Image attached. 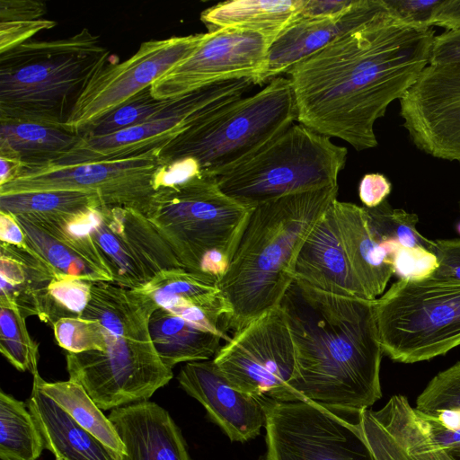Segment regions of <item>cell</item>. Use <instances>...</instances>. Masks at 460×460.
I'll use <instances>...</instances> for the list:
<instances>
[{"instance_id": "cell-1", "label": "cell", "mask_w": 460, "mask_h": 460, "mask_svg": "<svg viewBox=\"0 0 460 460\" xmlns=\"http://www.w3.org/2000/svg\"><path fill=\"white\" fill-rule=\"evenodd\" d=\"M434 37L432 27L403 22L386 5L287 73L296 121L358 151L376 147V121L429 65Z\"/></svg>"}, {"instance_id": "cell-2", "label": "cell", "mask_w": 460, "mask_h": 460, "mask_svg": "<svg viewBox=\"0 0 460 460\" xmlns=\"http://www.w3.org/2000/svg\"><path fill=\"white\" fill-rule=\"evenodd\" d=\"M294 343L297 400L364 411L382 397L375 300L326 293L296 279L282 297Z\"/></svg>"}, {"instance_id": "cell-3", "label": "cell", "mask_w": 460, "mask_h": 460, "mask_svg": "<svg viewBox=\"0 0 460 460\" xmlns=\"http://www.w3.org/2000/svg\"><path fill=\"white\" fill-rule=\"evenodd\" d=\"M338 185L298 192L253 208L229 267L217 282L229 307L221 328L233 333L279 305L295 280L299 251L337 199Z\"/></svg>"}, {"instance_id": "cell-4", "label": "cell", "mask_w": 460, "mask_h": 460, "mask_svg": "<svg viewBox=\"0 0 460 460\" xmlns=\"http://www.w3.org/2000/svg\"><path fill=\"white\" fill-rule=\"evenodd\" d=\"M110 51L87 28L67 38L30 40L0 54V118L64 127Z\"/></svg>"}, {"instance_id": "cell-5", "label": "cell", "mask_w": 460, "mask_h": 460, "mask_svg": "<svg viewBox=\"0 0 460 460\" xmlns=\"http://www.w3.org/2000/svg\"><path fill=\"white\" fill-rule=\"evenodd\" d=\"M252 209L226 195L216 176L199 172L159 187L146 217L183 269L217 284Z\"/></svg>"}, {"instance_id": "cell-6", "label": "cell", "mask_w": 460, "mask_h": 460, "mask_svg": "<svg viewBox=\"0 0 460 460\" xmlns=\"http://www.w3.org/2000/svg\"><path fill=\"white\" fill-rule=\"evenodd\" d=\"M296 120L291 83L279 76L257 93L199 120L163 147L159 155L167 166L192 160L201 172L217 177L250 158Z\"/></svg>"}, {"instance_id": "cell-7", "label": "cell", "mask_w": 460, "mask_h": 460, "mask_svg": "<svg viewBox=\"0 0 460 460\" xmlns=\"http://www.w3.org/2000/svg\"><path fill=\"white\" fill-rule=\"evenodd\" d=\"M157 308L150 296L135 289L94 282L81 316L101 323L106 349L66 352V370L114 392L172 379V369L160 359L149 333V319Z\"/></svg>"}, {"instance_id": "cell-8", "label": "cell", "mask_w": 460, "mask_h": 460, "mask_svg": "<svg viewBox=\"0 0 460 460\" xmlns=\"http://www.w3.org/2000/svg\"><path fill=\"white\" fill-rule=\"evenodd\" d=\"M348 150L293 123L257 153L217 176L221 190L246 207L289 194L336 186Z\"/></svg>"}, {"instance_id": "cell-9", "label": "cell", "mask_w": 460, "mask_h": 460, "mask_svg": "<svg viewBox=\"0 0 460 460\" xmlns=\"http://www.w3.org/2000/svg\"><path fill=\"white\" fill-rule=\"evenodd\" d=\"M375 314L384 354L412 364L460 345V281L431 277L398 280L378 299Z\"/></svg>"}, {"instance_id": "cell-10", "label": "cell", "mask_w": 460, "mask_h": 460, "mask_svg": "<svg viewBox=\"0 0 460 460\" xmlns=\"http://www.w3.org/2000/svg\"><path fill=\"white\" fill-rule=\"evenodd\" d=\"M262 400L264 460H375L361 431V411Z\"/></svg>"}, {"instance_id": "cell-11", "label": "cell", "mask_w": 460, "mask_h": 460, "mask_svg": "<svg viewBox=\"0 0 460 460\" xmlns=\"http://www.w3.org/2000/svg\"><path fill=\"white\" fill-rule=\"evenodd\" d=\"M160 149L119 160L71 164L23 166L19 175L0 185V194L71 190L95 192L102 203L148 213L168 166Z\"/></svg>"}, {"instance_id": "cell-12", "label": "cell", "mask_w": 460, "mask_h": 460, "mask_svg": "<svg viewBox=\"0 0 460 460\" xmlns=\"http://www.w3.org/2000/svg\"><path fill=\"white\" fill-rule=\"evenodd\" d=\"M212 359L245 394L277 402L296 401L289 387L296 372L295 347L279 305L234 332Z\"/></svg>"}, {"instance_id": "cell-13", "label": "cell", "mask_w": 460, "mask_h": 460, "mask_svg": "<svg viewBox=\"0 0 460 460\" xmlns=\"http://www.w3.org/2000/svg\"><path fill=\"white\" fill-rule=\"evenodd\" d=\"M253 84L252 78L227 80L172 99L165 110L139 125L100 137L80 136L53 164L119 160L161 150L199 120L243 97Z\"/></svg>"}, {"instance_id": "cell-14", "label": "cell", "mask_w": 460, "mask_h": 460, "mask_svg": "<svg viewBox=\"0 0 460 460\" xmlns=\"http://www.w3.org/2000/svg\"><path fill=\"white\" fill-rule=\"evenodd\" d=\"M206 37L207 33H198L150 40L123 62L109 58L80 94L65 128L80 135L190 56Z\"/></svg>"}, {"instance_id": "cell-15", "label": "cell", "mask_w": 460, "mask_h": 460, "mask_svg": "<svg viewBox=\"0 0 460 460\" xmlns=\"http://www.w3.org/2000/svg\"><path fill=\"white\" fill-rule=\"evenodd\" d=\"M92 236L115 285L137 289L164 270L182 268L146 216L102 204L78 217Z\"/></svg>"}, {"instance_id": "cell-16", "label": "cell", "mask_w": 460, "mask_h": 460, "mask_svg": "<svg viewBox=\"0 0 460 460\" xmlns=\"http://www.w3.org/2000/svg\"><path fill=\"white\" fill-rule=\"evenodd\" d=\"M279 34L227 28L208 31L190 56L151 85V93L170 100L223 81H254Z\"/></svg>"}, {"instance_id": "cell-17", "label": "cell", "mask_w": 460, "mask_h": 460, "mask_svg": "<svg viewBox=\"0 0 460 460\" xmlns=\"http://www.w3.org/2000/svg\"><path fill=\"white\" fill-rule=\"evenodd\" d=\"M399 102L402 126L416 147L460 162V65H428Z\"/></svg>"}, {"instance_id": "cell-18", "label": "cell", "mask_w": 460, "mask_h": 460, "mask_svg": "<svg viewBox=\"0 0 460 460\" xmlns=\"http://www.w3.org/2000/svg\"><path fill=\"white\" fill-rule=\"evenodd\" d=\"M360 428L375 460H456L404 395L392 396L380 410L361 411Z\"/></svg>"}, {"instance_id": "cell-19", "label": "cell", "mask_w": 460, "mask_h": 460, "mask_svg": "<svg viewBox=\"0 0 460 460\" xmlns=\"http://www.w3.org/2000/svg\"><path fill=\"white\" fill-rule=\"evenodd\" d=\"M177 380L205 408L208 418L231 441L245 442L265 425L262 398L245 394L222 374L213 359L186 363Z\"/></svg>"}, {"instance_id": "cell-20", "label": "cell", "mask_w": 460, "mask_h": 460, "mask_svg": "<svg viewBox=\"0 0 460 460\" xmlns=\"http://www.w3.org/2000/svg\"><path fill=\"white\" fill-rule=\"evenodd\" d=\"M385 8V0H356L346 13L335 18L298 17L272 42L265 65L254 78V84L269 83L288 73L302 60L368 22Z\"/></svg>"}, {"instance_id": "cell-21", "label": "cell", "mask_w": 460, "mask_h": 460, "mask_svg": "<svg viewBox=\"0 0 460 460\" xmlns=\"http://www.w3.org/2000/svg\"><path fill=\"white\" fill-rule=\"evenodd\" d=\"M81 216V215H80ZM31 248L58 273L92 282H111L112 273L78 217L68 223L14 216Z\"/></svg>"}, {"instance_id": "cell-22", "label": "cell", "mask_w": 460, "mask_h": 460, "mask_svg": "<svg viewBox=\"0 0 460 460\" xmlns=\"http://www.w3.org/2000/svg\"><path fill=\"white\" fill-rule=\"evenodd\" d=\"M295 279L326 293L367 299L346 255L332 202L299 251Z\"/></svg>"}, {"instance_id": "cell-23", "label": "cell", "mask_w": 460, "mask_h": 460, "mask_svg": "<svg viewBox=\"0 0 460 460\" xmlns=\"http://www.w3.org/2000/svg\"><path fill=\"white\" fill-rule=\"evenodd\" d=\"M135 290L150 296L158 307L199 328L230 339L221 328L229 307L217 282L177 268L160 271Z\"/></svg>"}, {"instance_id": "cell-24", "label": "cell", "mask_w": 460, "mask_h": 460, "mask_svg": "<svg viewBox=\"0 0 460 460\" xmlns=\"http://www.w3.org/2000/svg\"><path fill=\"white\" fill-rule=\"evenodd\" d=\"M108 418L124 444L123 460H190L180 428L157 403L113 409Z\"/></svg>"}, {"instance_id": "cell-25", "label": "cell", "mask_w": 460, "mask_h": 460, "mask_svg": "<svg viewBox=\"0 0 460 460\" xmlns=\"http://www.w3.org/2000/svg\"><path fill=\"white\" fill-rule=\"evenodd\" d=\"M332 207L351 270L367 299L375 300L393 275L391 258L374 236L365 207L337 199Z\"/></svg>"}, {"instance_id": "cell-26", "label": "cell", "mask_w": 460, "mask_h": 460, "mask_svg": "<svg viewBox=\"0 0 460 460\" xmlns=\"http://www.w3.org/2000/svg\"><path fill=\"white\" fill-rule=\"evenodd\" d=\"M27 407L56 460H123L34 385Z\"/></svg>"}, {"instance_id": "cell-27", "label": "cell", "mask_w": 460, "mask_h": 460, "mask_svg": "<svg viewBox=\"0 0 460 460\" xmlns=\"http://www.w3.org/2000/svg\"><path fill=\"white\" fill-rule=\"evenodd\" d=\"M57 273L29 244L0 243V299L14 304L24 318H39L48 285Z\"/></svg>"}, {"instance_id": "cell-28", "label": "cell", "mask_w": 460, "mask_h": 460, "mask_svg": "<svg viewBox=\"0 0 460 460\" xmlns=\"http://www.w3.org/2000/svg\"><path fill=\"white\" fill-rule=\"evenodd\" d=\"M79 138V134L64 127L0 118V156L17 160L24 166H39L56 162Z\"/></svg>"}, {"instance_id": "cell-29", "label": "cell", "mask_w": 460, "mask_h": 460, "mask_svg": "<svg viewBox=\"0 0 460 460\" xmlns=\"http://www.w3.org/2000/svg\"><path fill=\"white\" fill-rule=\"evenodd\" d=\"M148 329L160 359L170 369L179 363L213 358L224 339L161 307L151 314Z\"/></svg>"}, {"instance_id": "cell-30", "label": "cell", "mask_w": 460, "mask_h": 460, "mask_svg": "<svg viewBox=\"0 0 460 460\" xmlns=\"http://www.w3.org/2000/svg\"><path fill=\"white\" fill-rule=\"evenodd\" d=\"M305 0H234L206 9L200 14L208 31L241 29L280 33L300 15Z\"/></svg>"}, {"instance_id": "cell-31", "label": "cell", "mask_w": 460, "mask_h": 460, "mask_svg": "<svg viewBox=\"0 0 460 460\" xmlns=\"http://www.w3.org/2000/svg\"><path fill=\"white\" fill-rule=\"evenodd\" d=\"M103 203L95 192L58 190L0 194V211L68 223Z\"/></svg>"}, {"instance_id": "cell-32", "label": "cell", "mask_w": 460, "mask_h": 460, "mask_svg": "<svg viewBox=\"0 0 460 460\" xmlns=\"http://www.w3.org/2000/svg\"><path fill=\"white\" fill-rule=\"evenodd\" d=\"M33 385L105 446L122 456L125 454L124 444L112 422L102 413L80 384L71 379L47 382L38 373L33 376Z\"/></svg>"}, {"instance_id": "cell-33", "label": "cell", "mask_w": 460, "mask_h": 460, "mask_svg": "<svg viewBox=\"0 0 460 460\" xmlns=\"http://www.w3.org/2000/svg\"><path fill=\"white\" fill-rule=\"evenodd\" d=\"M45 448L36 421L21 402L0 391V459L37 460Z\"/></svg>"}, {"instance_id": "cell-34", "label": "cell", "mask_w": 460, "mask_h": 460, "mask_svg": "<svg viewBox=\"0 0 460 460\" xmlns=\"http://www.w3.org/2000/svg\"><path fill=\"white\" fill-rule=\"evenodd\" d=\"M25 319L13 303L0 299V351L17 370L38 374V343L29 334Z\"/></svg>"}, {"instance_id": "cell-35", "label": "cell", "mask_w": 460, "mask_h": 460, "mask_svg": "<svg viewBox=\"0 0 460 460\" xmlns=\"http://www.w3.org/2000/svg\"><path fill=\"white\" fill-rule=\"evenodd\" d=\"M93 283L57 273L48 285L39 319L53 325L63 318L80 317L91 300Z\"/></svg>"}, {"instance_id": "cell-36", "label": "cell", "mask_w": 460, "mask_h": 460, "mask_svg": "<svg viewBox=\"0 0 460 460\" xmlns=\"http://www.w3.org/2000/svg\"><path fill=\"white\" fill-rule=\"evenodd\" d=\"M365 208L370 229L380 243L393 241L404 247L420 246L432 252L435 241L417 230L419 217L415 213L393 208L386 199L376 208Z\"/></svg>"}, {"instance_id": "cell-37", "label": "cell", "mask_w": 460, "mask_h": 460, "mask_svg": "<svg viewBox=\"0 0 460 460\" xmlns=\"http://www.w3.org/2000/svg\"><path fill=\"white\" fill-rule=\"evenodd\" d=\"M171 102L154 98L150 86L91 124L80 136L100 137L139 125L165 110Z\"/></svg>"}, {"instance_id": "cell-38", "label": "cell", "mask_w": 460, "mask_h": 460, "mask_svg": "<svg viewBox=\"0 0 460 460\" xmlns=\"http://www.w3.org/2000/svg\"><path fill=\"white\" fill-rule=\"evenodd\" d=\"M424 413L460 412V361L437 374L416 399Z\"/></svg>"}, {"instance_id": "cell-39", "label": "cell", "mask_w": 460, "mask_h": 460, "mask_svg": "<svg viewBox=\"0 0 460 460\" xmlns=\"http://www.w3.org/2000/svg\"><path fill=\"white\" fill-rule=\"evenodd\" d=\"M52 327L58 344L67 352L106 349L104 329L98 320L82 316L63 318L57 321Z\"/></svg>"}, {"instance_id": "cell-40", "label": "cell", "mask_w": 460, "mask_h": 460, "mask_svg": "<svg viewBox=\"0 0 460 460\" xmlns=\"http://www.w3.org/2000/svg\"><path fill=\"white\" fill-rule=\"evenodd\" d=\"M438 267L434 252L420 246L400 245L392 256L393 275L399 280L421 281L429 279Z\"/></svg>"}, {"instance_id": "cell-41", "label": "cell", "mask_w": 460, "mask_h": 460, "mask_svg": "<svg viewBox=\"0 0 460 460\" xmlns=\"http://www.w3.org/2000/svg\"><path fill=\"white\" fill-rule=\"evenodd\" d=\"M56 25L55 21L45 18L0 22V54L31 40L38 32L49 30Z\"/></svg>"}, {"instance_id": "cell-42", "label": "cell", "mask_w": 460, "mask_h": 460, "mask_svg": "<svg viewBox=\"0 0 460 460\" xmlns=\"http://www.w3.org/2000/svg\"><path fill=\"white\" fill-rule=\"evenodd\" d=\"M442 0H385L390 11L402 22L431 27V21Z\"/></svg>"}, {"instance_id": "cell-43", "label": "cell", "mask_w": 460, "mask_h": 460, "mask_svg": "<svg viewBox=\"0 0 460 460\" xmlns=\"http://www.w3.org/2000/svg\"><path fill=\"white\" fill-rule=\"evenodd\" d=\"M438 267L432 277L460 281V238L435 240Z\"/></svg>"}, {"instance_id": "cell-44", "label": "cell", "mask_w": 460, "mask_h": 460, "mask_svg": "<svg viewBox=\"0 0 460 460\" xmlns=\"http://www.w3.org/2000/svg\"><path fill=\"white\" fill-rule=\"evenodd\" d=\"M429 65H460V29L446 31L434 37Z\"/></svg>"}, {"instance_id": "cell-45", "label": "cell", "mask_w": 460, "mask_h": 460, "mask_svg": "<svg viewBox=\"0 0 460 460\" xmlns=\"http://www.w3.org/2000/svg\"><path fill=\"white\" fill-rule=\"evenodd\" d=\"M392 184L381 173H367L359 182L358 195L364 207L372 208L379 206L389 196Z\"/></svg>"}, {"instance_id": "cell-46", "label": "cell", "mask_w": 460, "mask_h": 460, "mask_svg": "<svg viewBox=\"0 0 460 460\" xmlns=\"http://www.w3.org/2000/svg\"><path fill=\"white\" fill-rule=\"evenodd\" d=\"M47 13L45 3L36 0H1L0 22L19 19H43Z\"/></svg>"}, {"instance_id": "cell-47", "label": "cell", "mask_w": 460, "mask_h": 460, "mask_svg": "<svg viewBox=\"0 0 460 460\" xmlns=\"http://www.w3.org/2000/svg\"><path fill=\"white\" fill-rule=\"evenodd\" d=\"M356 0L321 1L305 0L300 18L327 19L335 18L346 13Z\"/></svg>"}, {"instance_id": "cell-48", "label": "cell", "mask_w": 460, "mask_h": 460, "mask_svg": "<svg viewBox=\"0 0 460 460\" xmlns=\"http://www.w3.org/2000/svg\"><path fill=\"white\" fill-rule=\"evenodd\" d=\"M433 26H440L447 31L460 29V0H442L431 21Z\"/></svg>"}, {"instance_id": "cell-49", "label": "cell", "mask_w": 460, "mask_h": 460, "mask_svg": "<svg viewBox=\"0 0 460 460\" xmlns=\"http://www.w3.org/2000/svg\"><path fill=\"white\" fill-rule=\"evenodd\" d=\"M0 241L19 247L28 246L24 231L14 216L3 211H0Z\"/></svg>"}, {"instance_id": "cell-50", "label": "cell", "mask_w": 460, "mask_h": 460, "mask_svg": "<svg viewBox=\"0 0 460 460\" xmlns=\"http://www.w3.org/2000/svg\"><path fill=\"white\" fill-rule=\"evenodd\" d=\"M0 185H3L17 177L24 166L17 160L4 156H0Z\"/></svg>"}, {"instance_id": "cell-51", "label": "cell", "mask_w": 460, "mask_h": 460, "mask_svg": "<svg viewBox=\"0 0 460 460\" xmlns=\"http://www.w3.org/2000/svg\"><path fill=\"white\" fill-rule=\"evenodd\" d=\"M452 455L456 460H460V448L452 451Z\"/></svg>"}, {"instance_id": "cell-52", "label": "cell", "mask_w": 460, "mask_h": 460, "mask_svg": "<svg viewBox=\"0 0 460 460\" xmlns=\"http://www.w3.org/2000/svg\"><path fill=\"white\" fill-rule=\"evenodd\" d=\"M456 230L458 234H460V222L457 224Z\"/></svg>"}, {"instance_id": "cell-53", "label": "cell", "mask_w": 460, "mask_h": 460, "mask_svg": "<svg viewBox=\"0 0 460 460\" xmlns=\"http://www.w3.org/2000/svg\"><path fill=\"white\" fill-rule=\"evenodd\" d=\"M459 208H460V200H459Z\"/></svg>"}]
</instances>
